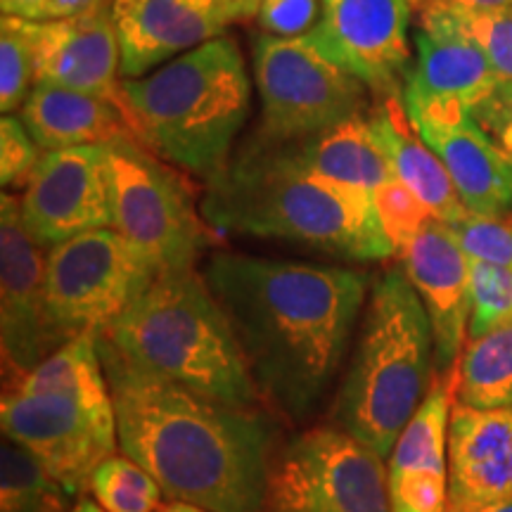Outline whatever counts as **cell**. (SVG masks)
Here are the masks:
<instances>
[{
    "instance_id": "3",
    "label": "cell",
    "mask_w": 512,
    "mask_h": 512,
    "mask_svg": "<svg viewBox=\"0 0 512 512\" xmlns=\"http://www.w3.org/2000/svg\"><path fill=\"white\" fill-rule=\"evenodd\" d=\"M200 209L223 233L297 242L344 261L396 256L373 195L320 176L292 143L256 138L207 183Z\"/></svg>"
},
{
    "instance_id": "21",
    "label": "cell",
    "mask_w": 512,
    "mask_h": 512,
    "mask_svg": "<svg viewBox=\"0 0 512 512\" xmlns=\"http://www.w3.org/2000/svg\"><path fill=\"white\" fill-rule=\"evenodd\" d=\"M408 117L418 136L446 166L470 214H508L512 207V155L477 124L472 112L453 117L408 112Z\"/></svg>"
},
{
    "instance_id": "27",
    "label": "cell",
    "mask_w": 512,
    "mask_h": 512,
    "mask_svg": "<svg viewBox=\"0 0 512 512\" xmlns=\"http://www.w3.org/2000/svg\"><path fill=\"white\" fill-rule=\"evenodd\" d=\"M88 491L105 512H157L164 498L157 479L124 453L98 465Z\"/></svg>"
},
{
    "instance_id": "7",
    "label": "cell",
    "mask_w": 512,
    "mask_h": 512,
    "mask_svg": "<svg viewBox=\"0 0 512 512\" xmlns=\"http://www.w3.org/2000/svg\"><path fill=\"white\" fill-rule=\"evenodd\" d=\"M107 337L143 368L190 392L264 408L238 335L197 268L159 273Z\"/></svg>"
},
{
    "instance_id": "14",
    "label": "cell",
    "mask_w": 512,
    "mask_h": 512,
    "mask_svg": "<svg viewBox=\"0 0 512 512\" xmlns=\"http://www.w3.org/2000/svg\"><path fill=\"white\" fill-rule=\"evenodd\" d=\"M0 347L8 384L60 347L46 306V254L10 192L0 197Z\"/></svg>"
},
{
    "instance_id": "25",
    "label": "cell",
    "mask_w": 512,
    "mask_h": 512,
    "mask_svg": "<svg viewBox=\"0 0 512 512\" xmlns=\"http://www.w3.org/2000/svg\"><path fill=\"white\" fill-rule=\"evenodd\" d=\"M456 396L482 411L512 408V323L467 339L456 363Z\"/></svg>"
},
{
    "instance_id": "32",
    "label": "cell",
    "mask_w": 512,
    "mask_h": 512,
    "mask_svg": "<svg viewBox=\"0 0 512 512\" xmlns=\"http://www.w3.org/2000/svg\"><path fill=\"white\" fill-rule=\"evenodd\" d=\"M451 228L470 261L512 268V211L503 216L467 214Z\"/></svg>"
},
{
    "instance_id": "15",
    "label": "cell",
    "mask_w": 512,
    "mask_h": 512,
    "mask_svg": "<svg viewBox=\"0 0 512 512\" xmlns=\"http://www.w3.org/2000/svg\"><path fill=\"white\" fill-rule=\"evenodd\" d=\"M261 0H112L121 74L140 79L259 15Z\"/></svg>"
},
{
    "instance_id": "28",
    "label": "cell",
    "mask_w": 512,
    "mask_h": 512,
    "mask_svg": "<svg viewBox=\"0 0 512 512\" xmlns=\"http://www.w3.org/2000/svg\"><path fill=\"white\" fill-rule=\"evenodd\" d=\"M418 17H430L456 29L482 50L498 79L512 81V10H451L422 8Z\"/></svg>"
},
{
    "instance_id": "36",
    "label": "cell",
    "mask_w": 512,
    "mask_h": 512,
    "mask_svg": "<svg viewBox=\"0 0 512 512\" xmlns=\"http://www.w3.org/2000/svg\"><path fill=\"white\" fill-rule=\"evenodd\" d=\"M107 5L105 0H46L36 8L29 22H60V19H74Z\"/></svg>"
},
{
    "instance_id": "12",
    "label": "cell",
    "mask_w": 512,
    "mask_h": 512,
    "mask_svg": "<svg viewBox=\"0 0 512 512\" xmlns=\"http://www.w3.org/2000/svg\"><path fill=\"white\" fill-rule=\"evenodd\" d=\"M19 200L24 226L41 247L112 228V147L43 152Z\"/></svg>"
},
{
    "instance_id": "19",
    "label": "cell",
    "mask_w": 512,
    "mask_h": 512,
    "mask_svg": "<svg viewBox=\"0 0 512 512\" xmlns=\"http://www.w3.org/2000/svg\"><path fill=\"white\" fill-rule=\"evenodd\" d=\"M512 498V408L453 403L448 422V512Z\"/></svg>"
},
{
    "instance_id": "40",
    "label": "cell",
    "mask_w": 512,
    "mask_h": 512,
    "mask_svg": "<svg viewBox=\"0 0 512 512\" xmlns=\"http://www.w3.org/2000/svg\"><path fill=\"white\" fill-rule=\"evenodd\" d=\"M72 512H105L98 503L91 501V498H79V503L74 505Z\"/></svg>"
},
{
    "instance_id": "9",
    "label": "cell",
    "mask_w": 512,
    "mask_h": 512,
    "mask_svg": "<svg viewBox=\"0 0 512 512\" xmlns=\"http://www.w3.org/2000/svg\"><path fill=\"white\" fill-rule=\"evenodd\" d=\"M157 275V268L114 228L91 230L50 247L46 306L60 347L83 332L107 335Z\"/></svg>"
},
{
    "instance_id": "16",
    "label": "cell",
    "mask_w": 512,
    "mask_h": 512,
    "mask_svg": "<svg viewBox=\"0 0 512 512\" xmlns=\"http://www.w3.org/2000/svg\"><path fill=\"white\" fill-rule=\"evenodd\" d=\"M31 53L36 83L72 88L110 100L126 114L121 91V46L112 19V5L60 22L22 19ZM131 124V121H128Z\"/></svg>"
},
{
    "instance_id": "4",
    "label": "cell",
    "mask_w": 512,
    "mask_h": 512,
    "mask_svg": "<svg viewBox=\"0 0 512 512\" xmlns=\"http://www.w3.org/2000/svg\"><path fill=\"white\" fill-rule=\"evenodd\" d=\"M128 121L147 150L214 181L230 162L252 107V79L228 34L178 55L157 72L121 81Z\"/></svg>"
},
{
    "instance_id": "24",
    "label": "cell",
    "mask_w": 512,
    "mask_h": 512,
    "mask_svg": "<svg viewBox=\"0 0 512 512\" xmlns=\"http://www.w3.org/2000/svg\"><path fill=\"white\" fill-rule=\"evenodd\" d=\"M292 145L320 176L368 195H375V190L396 178L392 164L370 131L368 117L363 114Z\"/></svg>"
},
{
    "instance_id": "31",
    "label": "cell",
    "mask_w": 512,
    "mask_h": 512,
    "mask_svg": "<svg viewBox=\"0 0 512 512\" xmlns=\"http://www.w3.org/2000/svg\"><path fill=\"white\" fill-rule=\"evenodd\" d=\"M377 216L384 228V235L392 242L394 254L399 256L401 249L411 242L434 216L399 178L384 183L373 195Z\"/></svg>"
},
{
    "instance_id": "30",
    "label": "cell",
    "mask_w": 512,
    "mask_h": 512,
    "mask_svg": "<svg viewBox=\"0 0 512 512\" xmlns=\"http://www.w3.org/2000/svg\"><path fill=\"white\" fill-rule=\"evenodd\" d=\"M36 83L34 53L19 17L0 19V112L10 117L22 110Z\"/></svg>"
},
{
    "instance_id": "2",
    "label": "cell",
    "mask_w": 512,
    "mask_h": 512,
    "mask_svg": "<svg viewBox=\"0 0 512 512\" xmlns=\"http://www.w3.org/2000/svg\"><path fill=\"white\" fill-rule=\"evenodd\" d=\"M100 356L117 415L119 451L145 467L164 498L209 512H266L275 425L266 408L190 392L128 358L110 337Z\"/></svg>"
},
{
    "instance_id": "37",
    "label": "cell",
    "mask_w": 512,
    "mask_h": 512,
    "mask_svg": "<svg viewBox=\"0 0 512 512\" xmlns=\"http://www.w3.org/2000/svg\"><path fill=\"white\" fill-rule=\"evenodd\" d=\"M451 8V10H512V0H415V10Z\"/></svg>"
},
{
    "instance_id": "26",
    "label": "cell",
    "mask_w": 512,
    "mask_h": 512,
    "mask_svg": "<svg viewBox=\"0 0 512 512\" xmlns=\"http://www.w3.org/2000/svg\"><path fill=\"white\" fill-rule=\"evenodd\" d=\"M72 498L29 451L3 439L0 512H72Z\"/></svg>"
},
{
    "instance_id": "35",
    "label": "cell",
    "mask_w": 512,
    "mask_h": 512,
    "mask_svg": "<svg viewBox=\"0 0 512 512\" xmlns=\"http://www.w3.org/2000/svg\"><path fill=\"white\" fill-rule=\"evenodd\" d=\"M477 124L512 155V81H498L486 98L472 110Z\"/></svg>"
},
{
    "instance_id": "1",
    "label": "cell",
    "mask_w": 512,
    "mask_h": 512,
    "mask_svg": "<svg viewBox=\"0 0 512 512\" xmlns=\"http://www.w3.org/2000/svg\"><path fill=\"white\" fill-rule=\"evenodd\" d=\"M226 311L264 406L302 422L347 361L370 280L344 266L214 252L202 268Z\"/></svg>"
},
{
    "instance_id": "5",
    "label": "cell",
    "mask_w": 512,
    "mask_h": 512,
    "mask_svg": "<svg viewBox=\"0 0 512 512\" xmlns=\"http://www.w3.org/2000/svg\"><path fill=\"white\" fill-rule=\"evenodd\" d=\"M434 366V330L425 304L401 266L387 268L370 285L332 425L387 460L434 387Z\"/></svg>"
},
{
    "instance_id": "20",
    "label": "cell",
    "mask_w": 512,
    "mask_h": 512,
    "mask_svg": "<svg viewBox=\"0 0 512 512\" xmlns=\"http://www.w3.org/2000/svg\"><path fill=\"white\" fill-rule=\"evenodd\" d=\"M456 366L434 382L389 456L392 512H448V422Z\"/></svg>"
},
{
    "instance_id": "10",
    "label": "cell",
    "mask_w": 512,
    "mask_h": 512,
    "mask_svg": "<svg viewBox=\"0 0 512 512\" xmlns=\"http://www.w3.org/2000/svg\"><path fill=\"white\" fill-rule=\"evenodd\" d=\"M266 512H392L387 463L332 422L309 427L275 451Z\"/></svg>"
},
{
    "instance_id": "8",
    "label": "cell",
    "mask_w": 512,
    "mask_h": 512,
    "mask_svg": "<svg viewBox=\"0 0 512 512\" xmlns=\"http://www.w3.org/2000/svg\"><path fill=\"white\" fill-rule=\"evenodd\" d=\"M261 100L259 140L302 143L363 114L370 88L313 46L309 36L261 34L254 41Z\"/></svg>"
},
{
    "instance_id": "11",
    "label": "cell",
    "mask_w": 512,
    "mask_h": 512,
    "mask_svg": "<svg viewBox=\"0 0 512 512\" xmlns=\"http://www.w3.org/2000/svg\"><path fill=\"white\" fill-rule=\"evenodd\" d=\"M114 230L159 273L195 268L211 245L209 223L174 169L138 143L112 147Z\"/></svg>"
},
{
    "instance_id": "41",
    "label": "cell",
    "mask_w": 512,
    "mask_h": 512,
    "mask_svg": "<svg viewBox=\"0 0 512 512\" xmlns=\"http://www.w3.org/2000/svg\"><path fill=\"white\" fill-rule=\"evenodd\" d=\"M477 512H512V498H508V501H498L494 505H486V508Z\"/></svg>"
},
{
    "instance_id": "38",
    "label": "cell",
    "mask_w": 512,
    "mask_h": 512,
    "mask_svg": "<svg viewBox=\"0 0 512 512\" xmlns=\"http://www.w3.org/2000/svg\"><path fill=\"white\" fill-rule=\"evenodd\" d=\"M43 3H46V0H0V10L8 17L29 19Z\"/></svg>"
},
{
    "instance_id": "33",
    "label": "cell",
    "mask_w": 512,
    "mask_h": 512,
    "mask_svg": "<svg viewBox=\"0 0 512 512\" xmlns=\"http://www.w3.org/2000/svg\"><path fill=\"white\" fill-rule=\"evenodd\" d=\"M41 155V147L36 145L17 114L0 119V183L3 188L27 185Z\"/></svg>"
},
{
    "instance_id": "18",
    "label": "cell",
    "mask_w": 512,
    "mask_h": 512,
    "mask_svg": "<svg viewBox=\"0 0 512 512\" xmlns=\"http://www.w3.org/2000/svg\"><path fill=\"white\" fill-rule=\"evenodd\" d=\"M418 22L415 60L401 91L403 107L432 117L472 112L501 79L460 31L430 17Z\"/></svg>"
},
{
    "instance_id": "39",
    "label": "cell",
    "mask_w": 512,
    "mask_h": 512,
    "mask_svg": "<svg viewBox=\"0 0 512 512\" xmlns=\"http://www.w3.org/2000/svg\"><path fill=\"white\" fill-rule=\"evenodd\" d=\"M157 512H209V510L197 508V505H190L183 501H166V503H162V508H159Z\"/></svg>"
},
{
    "instance_id": "23",
    "label": "cell",
    "mask_w": 512,
    "mask_h": 512,
    "mask_svg": "<svg viewBox=\"0 0 512 512\" xmlns=\"http://www.w3.org/2000/svg\"><path fill=\"white\" fill-rule=\"evenodd\" d=\"M368 124L377 145L392 164L396 178L430 209L434 219L446 226H456L470 214L446 166L415 131L399 95L382 98L380 105L370 112Z\"/></svg>"
},
{
    "instance_id": "13",
    "label": "cell",
    "mask_w": 512,
    "mask_h": 512,
    "mask_svg": "<svg viewBox=\"0 0 512 512\" xmlns=\"http://www.w3.org/2000/svg\"><path fill=\"white\" fill-rule=\"evenodd\" d=\"M415 0H320L311 43L380 98L403 91L411 72Z\"/></svg>"
},
{
    "instance_id": "29",
    "label": "cell",
    "mask_w": 512,
    "mask_h": 512,
    "mask_svg": "<svg viewBox=\"0 0 512 512\" xmlns=\"http://www.w3.org/2000/svg\"><path fill=\"white\" fill-rule=\"evenodd\" d=\"M512 323V268L470 261V325L467 339Z\"/></svg>"
},
{
    "instance_id": "22",
    "label": "cell",
    "mask_w": 512,
    "mask_h": 512,
    "mask_svg": "<svg viewBox=\"0 0 512 512\" xmlns=\"http://www.w3.org/2000/svg\"><path fill=\"white\" fill-rule=\"evenodd\" d=\"M17 117L43 152L83 145H143L114 102L53 83H34Z\"/></svg>"
},
{
    "instance_id": "6",
    "label": "cell",
    "mask_w": 512,
    "mask_h": 512,
    "mask_svg": "<svg viewBox=\"0 0 512 512\" xmlns=\"http://www.w3.org/2000/svg\"><path fill=\"white\" fill-rule=\"evenodd\" d=\"M100 332L69 339L10 384L0 401L3 437L29 451L74 498L119 453L117 415Z\"/></svg>"
},
{
    "instance_id": "17",
    "label": "cell",
    "mask_w": 512,
    "mask_h": 512,
    "mask_svg": "<svg viewBox=\"0 0 512 512\" xmlns=\"http://www.w3.org/2000/svg\"><path fill=\"white\" fill-rule=\"evenodd\" d=\"M401 268L425 304L441 375L458 363L470 325V259L451 226L432 219L401 249Z\"/></svg>"
},
{
    "instance_id": "34",
    "label": "cell",
    "mask_w": 512,
    "mask_h": 512,
    "mask_svg": "<svg viewBox=\"0 0 512 512\" xmlns=\"http://www.w3.org/2000/svg\"><path fill=\"white\" fill-rule=\"evenodd\" d=\"M320 0H261L259 24L264 34L280 38L309 36L318 19Z\"/></svg>"
}]
</instances>
